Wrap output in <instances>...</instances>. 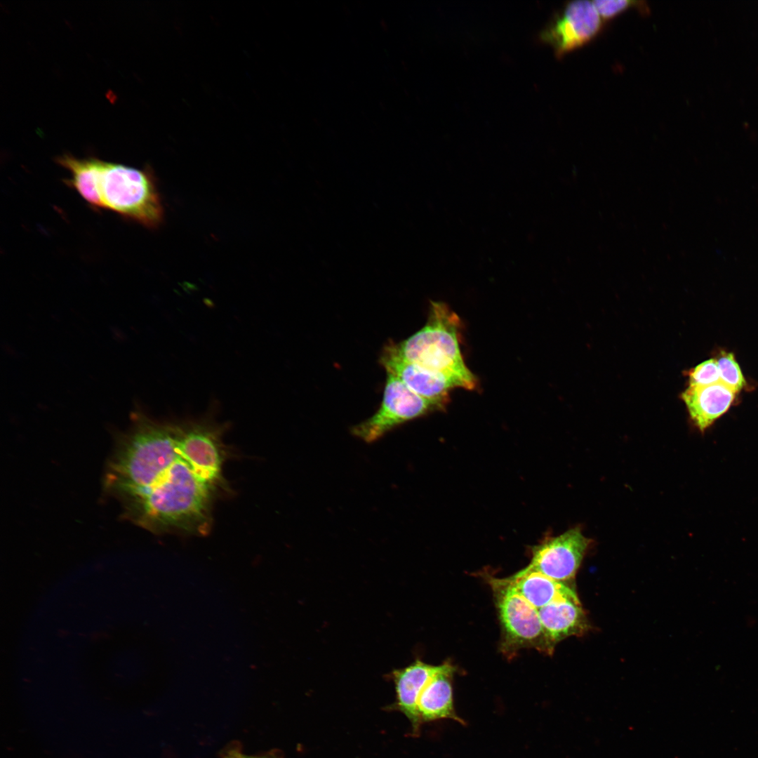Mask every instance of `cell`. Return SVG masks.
Masks as SVG:
<instances>
[{
  "instance_id": "1",
  "label": "cell",
  "mask_w": 758,
  "mask_h": 758,
  "mask_svg": "<svg viewBox=\"0 0 758 758\" xmlns=\"http://www.w3.org/2000/svg\"><path fill=\"white\" fill-rule=\"evenodd\" d=\"M221 429L208 418L159 421L135 410L105 477L124 516L154 533L206 535L226 484Z\"/></svg>"
},
{
  "instance_id": "2",
  "label": "cell",
  "mask_w": 758,
  "mask_h": 758,
  "mask_svg": "<svg viewBox=\"0 0 758 758\" xmlns=\"http://www.w3.org/2000/svg\"><path fill=\"white\" fill-rule=\"evenodd\" d=\"M460 319L440 301L430 303L425 325L404 340L395 343L404 359L448 380L455 387L473 390L476 376L464 361L460 347Z\"/></svg>"
},
{
  "instance_id": "3",
  "label": "cell",
  "mask_w": 758,
  "mask_h": 758,
  "mask_svg": "<svg viewBox=\"0 0 758 758\" xmlns=\"http://www.w3.org/2000/svg\"><path fill=\"white\" fill-rule=\"evenodd\" d=\"M101 209L110 210L148 228L164 220V207L150 168L101 161L97 180Z\"/></svg>"
},
{
  "instance_id": "4",
  "label": "cell",
  "mask_w": 758,
  "mask_h": 758,
  "mask_svg": "<svg viewBox=\"0 0 758 758\" xmlns=\"http://www.w3.org/2000/svg\"><path fill=\"white\" fill-rule=\"evenodd\" d=\"M501 627V651L512 656L521 649L551 655L554 646L542 626L538 609L524 599L507 578L488 577Z\"/></svg>"
},
{
  "instance_id": "5",
  "label": "cell",
  "mask_w": 758,
  "mask_h": 758,
  "mask_svg": "<svg viewBox=\"0 0 758 758\" xmlns=\"http://www.w3.org/2000/svg\"><path fill=\"white\" fill-rule=\"evenodd\" d=\"M437 408L411 390L401 380L387 373L382 402L376 412L354 425L351 432L367 443L378 440L399 425Z\"/></svg>"
},
{
  "instance_id": "6",
  "label": "cell",
  "mask_w": 758,
  "mask_h": 758,
  "mask_svg": "<svg viewBox=\"0 0 758 758\" xmlns=\"http://www.w3.org/2000/svg\"><path fill=\"white\" fill-rule=\"evenodd\" d=\"M591 543L580 528H572L533 546L524 568L567 583L574 579Z\"/></svg>"
},
{
  "instance_id": "7",
  "label": "cell",
  "mask_w": 758,
  "mask_h": 758,
  "mask_svg": "<svg viewBox=\"0 0 758 758\" xmlns=\"http://www.w3.org/2000/svg\"><path fill=\"white\" fill-rule=\"evenodd\" d=\"M601 27L602 19L592 1H572L543 29L540 39L561 56L590 41Z\"/></svg>"
},
{
  "instance_id": "8",
  "label": "cell",
  "mask_w": 758,
  "mask_h": 758,
  "mask_svg": "<svg viewBox=\"0 0 758 758\" xmlns=\"http://www.w3.org/2000/svg\"><path fill=\"white\" fill-rule=\"evenodd\" d=\"M387 373L401 380L414 393L442 410L449 401V392L455 388L445 377L402 358L394 342L387 343L380 357Z\"/></svg>"
},
{
  "instance_id": "9",
  "label": "cell",
  "mask_w": 758,
  "mask_h": 758,
  "mask_svg": "<svg viewBox=\"0 0 758 758\" xmlns=\"http://www.w3.org/2000/svg\"><path fill=\"white\" fill-rule=\"evenodd\" d=\"M736 392L719 382L707 386H689L681 394L690 418L701 432L726 413Z\"/></svg>"
},
{
  "instance_id": "10",
  "label": "cell",
  "mask_w": 758,
  "mask_h": 758,
  "mask_svg": "<svg viewBox=\"0 0 758 758\" xmlns=\"http://www.w3.org/2000/svg\"><path fill=\"white\" fill-rule=\"evenodd\" d=\"M445 663L433 665L416 660L409 665L395 670L392 678L399 709L411 722L413 731L419 729L421 720L418 715V698L430 680L444 667Z\"/></svg>"
},
{
  "instance_id": "11",
  "label": "cell",
  "mask_w": 758,
  "mask_h": 758,
  "mask_svg": "<svg viewBox=\"0 0 758 758\" xmlns=\"http://www.w3.org/2000/svg\"><path fill=\"white\" fill-rule=\"evenodd\" d=\"M544 632L554 645L571 636H581L590 624L579 600L559 599L538 609Z\"/></svg>"
},
{
  "instance_id": "12",
  "label": "cell",
  "mask_w": 758,
  "mask_h": 758,
  "mask_svg": "<svg viewBox=\"0 0 758 758\" xmlns=\"http://www.w3.org/2000/svg\"><path fill=\"white\" fill-rule=\"evenodd\" d=\"M455 667L446 663L422 691L417 703L422 722L450 719L462 724L465 722L456 714L453 705L452 679Z\"/></svg>"
},
{
  "instance_id": "13",
  "label": "cell",
  "mask_w": 758,
  "mask_h": 758,
  "mask_svg": "<svg viewBox=\"0 0 758 758\" xmlns=\"http://www.w3.org/2000/svg\"><path fill=\"white\" fill-rule=\"evenodd\" d=\"M507 578L514 590L537 609L559 599L579 600L575 590L568 583L536 571L523 568Z\"/></svg>"
},
{
  "instance_id": "14",
  "label": "cell",
  "mask_w": 758,
  "mask_h": 758,
  "mask_svg": "<svg viewBox=\"0 0 758 758\" xmlns=\"http://www.w3.org/2000/svg\"><path fill=\"white\" fill-rule=\"evenodd\" d=\"M56 161L71 173L66 184L77 191L91 208L101 209L96 188L101 160L95 157L79 159L66 154Z\"/></svg>"
},
{
  "instance_id": "15",
  "label": "cell",
  "mask_w": 758,
  "mask_h": 758,
  "mask_svg": "<svg viewBox=\"0 0 758 758\" xmlns=\"http://www.w3.org/2000/svg\"><path fill=\"white\" fill-rule=\"evenodd\" d=\"M716 360L721 383L736 393L745 387L746 380L733 353L723 352Z\"/></svg>"
},
{
  "instance_id": "16",
  "label": "cell",
  "mask_w": 758,
  "mask_h": 758,
  "mask_svg": "<svg viewBox=\"0 0 758 758\" xmlns=\"http://www.w3.org/2000/svg\"><path fill=\"white\" fill-rule=\"evenodd\" d=\"M689 386H707L720 382L716 359H710L698 364L688 373Z\"/></svg>"
},
{
  "instance_id": "17",
  "label": "cell",
  "mask_w": 758,
  "mask_h": 758,
  "mask_svg": "<svg viewBox=\"0 0 758 758\" xmlns=\"http://www.w3.org/2000/svg\"><path fill=\"white\" fill-rule=\"evenodd\" d=\"M597 12L603 20L610 19L623 12L631 7L638 6L646 8V6H641V1L628 0H596L592 1Z\"/></svg>"
},
{
  "instance_id": "18",
  "label": "cell",
  "mask_w": 758,
  "mask_h": 758,
  "mask_svg": "<svg viewBox=\"0 0 758 758\" xmlns=\"http://www.w3.org/2000/svg\"><path fill=\"white\" fill-rule=\"evenodd\" d=\"M239 751L232 750L229 752L224 758H239Z\"/></svg>"
},
{
  "instance_id": "19",
  "label": "cell",
  "mask_w": 758,
  "mask_h": 758,
  "mask_svg": "<svg viewBox=\"0 0 758 758\" xmlns=\"http://www.w3.org/2000/svg\"><path fill=\"white\" fill-rule=\"evenodd\" d=\"M239 758H264V757H262L245 754L241 753V752H239Z\"/></svg>"
}]
</instances>
